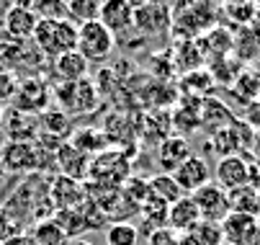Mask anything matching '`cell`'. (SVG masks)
Instances as JSON below:
<instances>
[{
	"mask_svg": "<svg viewBox=\"0 0 260 245\" xmlns=\"http://www.w3.org/2000/svg\"><path fill=\"white\" fill-rule=\"evenodd\" d=\"M31 39L44 57L54 59L78 47V26L70 18H39Z\"/></svg>",
	"mask_w": 260,
	"mask_h": 245,
	"instance_id": "cell-1",
	"label": "cell"
},
{
	"mask_svg": "<svg viewBox=\"0 0 260 245\" xmlns=\"http://www.w3.org/2000/svg\"><path fill=\"white\" fill-rule=\"evenodd\" d=\"M170 23L175 28H183L188 37L211 31L216 23L214 0H175L170 11Z\"/></svg>",
	"mask_w": 260,
	"mask_h": 245,
	"instance_id": "cell-2",
	"label": "cell"
},
{
	"mask_svg": "<svg viewBox=\"0 0 260 245\" xmlns=\"http://www.w3.org/2000/svg\"><path fill=\"white\" fill-rule=\"evenodd\" d=\"M75 49L88 59V65H101L114 54L116 37L101 21H88V23L78 26V47Z\"/></svg>",
	"mask_w": 260,
	"mask_h": 245,
	"instance_id": "cell-3",
	"label": "cell"
},
{
	"mask_svg": "<svg viewBox=\"0 0 260 245\" xmlns=\"http://www.w3.org/2000/svg\"><path fill=\"white\" fill-rule=\"evenodd\" d=\"M132 176L129 173V163H126V152H98L95 160L88 165V178L90 183H98V186H116L121 189V183Z\"/></svg>",
	"mask_w": 260,
	"mask_h": 245,
	"instance_id": "cell-4",
	"label": "cell"
},
{
	"mask_svg": "<svg viewBox=\"0 0 260 245\" xmlns=\"http://www.w3.org/2000/svg\"><path fill=\"white\" fill-rule=\"evenodd\" d=\"M54 101L59 103L62 114H90L98 106V93L90 80L59 83V88L54 90Z\"/></svg>",
	"mask_w": 260,
	"mask_h": 245,
	"instance_id": "cell-5",
	"label": "cell"
},
{
	"mask_svg": "<svg viewBox=\"0 0 260 245\" xmlns=\"http://www.w3.org/2000/svg\"><path fill=\"white\" fill-rule=\"evenodd\" d=\"M52 101V93L47 88V83L42 78H26V80H18V90L13 96V109L21 111V114H44L47 106Z\"/></svg>",
	"mask_w": 260,
	"mask_h": 245,
	"instance_id": "cell-6",
	"label": "cell"
},
{
	"mask_svg": "<svg viewBox=\"0 0 260 245\" xmlns=\"http://www.w3.org/2000/svg\"><path fill=\"white\" fill-rule=\"evenodd\" d=\"M199 215H201V222H214L219 225L230 215V199H227V191L219 189L214 181H209L206 186H201L199 191L191 194Z\"/></svg>",
	"mask_w": 260,
	"mask_h": 245,
	"instance_id": "cell-7",
	"label": "cell"
},
{
	"mask_svg": "<svg viewBox=\"0 0 260 245\" xmlns=\"http://www.w3.org/2000/svg\"><path fill=\"white\" fill-rule=\"evenodd\" d=\"M0 165L6 168V173L21 176V173H36L42 168L39 163V152H36L34 142H8L0 147Z\"/></svg>",
	"mask_w": 260,
	"mask_h": 245,
	"instance_id": "cell-8",
	"label": "cell"
},
{
	"mask_svg": "<svg viewBox=\"0 0 260 245\" xmlns=\"http://www.w3.org/2000/svg\"><path fill=\"white\" fill-rule=\"evenodd\" d=\"M224 245H257L260 242V220L250 215L230 212L219 222Z\"/></svg>",
	"mask_w": 260,
	"mask_h": 245,
	"instance_id": "cell-9",
	"label": "cell"
},
{
	"mask_svg": "<svg viewBox=\"0 0 260 245\" xmlns=\"http://www.w3.org/2000/svg\"><path fill=\"white\" fill-rule=\"evenodd\" d=\"M193 152H191V145L188 139L180 137V134H170L165 137L162 142H157V152H155V163H157V170L160 173H168V176H173V173L188 160Z\"/></svg>",
	"mask_w": 260,
	"mask_h": 245,
	"instance_id": "cell-10",
	"label": "cell"
},
{
	"mask_svg": "<svg viewBox=\"0 0 260 245\" xmlns=\"http://www.w3.org/2000/svg\"><path fill=\"white\" fill-rule=\"evenodd\" d=\"M173 178H175V183L180 186V191L185 196H191L193 191H199L201 186H206L211 181V168H209V163L201 155H191L173 173Z\"/></svg>",
	"mask_w": 260,
	"mask_h": 245,
	"instance_id": "cell-11",
	"label": "cell"
},
{
	"mask_svg": "<svg viewBox=\"0 0 260 245\" xmlns=\"http://www.w3.org/2000/svg\"><path fill=\"white\" fill-rule=\"evenodd\" d=\"M214 183L224 191L240 189L247 183V158L245 155H227V158H219L216 168L211 170Z\"/></svg>",
	"mask_w": 260,
	"mask_h": 245,
	"instance_id": "cell-12",
	"label": "cell"
},
{
	"mask_svg": "<svg viewBox=\"0 0 260 245\" xmlns=\"http://www.w3.org/2000/svg\"><path fill=\"white\" fill-rule=\"evenodd\" d=\"M98 21L114 34V37H119V34L134 28V6L129 0H103Z\"/></svg>",
	"mask_w": 260,
	"mask_h": 245,
	"instance_id": "cell-13",
	"label": "cell"
},
{
	"mask_svg": "<svg viewBox=\"0 0 260 245\" xmlns=\"http://www.w3.org/2000/svg\"><path fill=\"white\" fill-rule=\"evenodd\" d=\"M36 13L31 8H23V6H11L3 16V34L8 39H16V42H28L34 37V28H36Z\"/></svg>",
	"mask_w": 260,
	"mask_h": 245,
	"instance_id": "cell-14",
	"label": "cell"
},
{
	"mask_svg": "<svg viewBox=\"0 0 260 245\" xmlns=\"http://www.w3.org/2000/svg\"><path fill=\"white\" fill-rule=\"evenodd\" d=\"M201 225V215H199V209L193 204L191 196H183L178 199L175 204H170V212H168V227L178 235H185V232H191Z\"/></svg>",
	"mask_w": 260,
	"mask_h": 245,
	"instance_id": "cell-15",
	"label": "cell"
},
{
	"mask_svg": "<svg viewBox=\"0 0 260 245\" xmlns=\"http://www.w3.org/2000/svg\"><path fill=\"white\" fill-rule=\"evenodd\" d=\"M88 73H90V65H88V59H85L78 49L54 57V75H57L59 83L88 80Z\"/></svg>",
	"mask_w": 260,
	"mask_h": 245,
	"instance_id": "cell-16",
	"label": "cell"
},
{
	"mask_svg": "<svg viewBox=\"0 0 260 245\" xmlns=\"http://www.w3.org/2000/svg\"><path fill=\"white\" fill-rule=\"evenodd\" d=\"M49 199H52L54 209H78L85 201L83 186L78 183V178H67V176H59L52 181Z\"/></svg>",
	"mask_w": 260,
	"mask_h": 245,
	"instance_id": "cell-17",
	"label": "cell"
},
{
	"mask_svg": "<svg viewBox=\"0 0 260 245\" xmlns=\"http://www.w3.org/2000/svg\"><path fill=\"white\" fill-rule=\"evenodd\" d=\"M199 116H201V129H209V134L216 129H224L235 121V114L219 98H204L199 106Z\"/></svg>",
	"mask_w": 260,
	"mask_h": 245,
	"instance_id": "cell-18",
	"label": "cell"
},
{
	"mask_svg": "<svg viewBox=\"0 0 260 245\" xmlns=\"http://www.w3.org/2000/svg\"><path fill=\"white\" fill-rule=\"evenodd\" d=\"M134 26L139 31H150V34H157V31H165L170 26V11L162 8V6H142V8H134Z\"/></svg>",
	"mask_w": 260,
	"mask_h": 245,
	"instance_id": "cell-19",
	"label": "cell"
},
{
	"mask_svg": "<svg viewBox=\"0 0 260 245\" xmlns=\"http://www.w3.org/2000/svg\"><path fill=\"white\" fill-rule=\"evenodd\" d=\"M227 199H230V212L235 215H250V217H257L260 220V199H257V189L252 186H240V189H232L227 191Z\"/></svg>",
	"mask_w": 260,
	"mask_h": 245,
	"instance_id": "cell-20",
	"label": "cell"
},
{
	"mask_svg": "<svg viewBox=\"0 0 260 245\" xmlns=\"http://www.w3.org/2000/svg\"><path fill=\"white\" fill-rule=\"evenodd\" d=\"M232 96L240 103H245V106L260 101V73L257 70H242L232 83Z\"/></svg>",
	"mask_w": 260,
	"mask_h": 245,
	"instance_id": "cell-21",
	"label": "cell"
},
{
	"mask_svg": "<svg viewBox=\"0 0 260 245\" xmlns=\"http://www.w3.org/2000/svg\"><path fill=\"white\" fill-rule=\"evenodd\" d=\"M199 106H201V101H191V106L183 101L180 106L173 111L170 124H173V129H178V132H180V137H183V134H191V132H196V129H201Z\"/></svg>",
	"mask_w": 260,
	"mask_h": 245,
	"instance_id": "cell-22",
	"label": "cell"
},
{
	"mask_svg": "<svg viewBox=\"0 0 260 245\" xmlns=\"http://www.w3.org/2000/svg\"><path fill=\"white\" fill-rule=\"evenodd\" d=\"M168 212H170V204L157 199V196H147L139 206V215L142 220L147 222V227L150 230H160V227H168Z\"/></svg>",
	"mask_w": 260,
	"mask_h": 245,
	"instance_id": "cell-23",
	"label": "cell"
},
{
	"mask_svg": "<svg viewBox=\"0 0 260 245\" xmlns=\"http://www.w3.org/2000/svg\"><path fill=\"white\" fill-rule=\"evenodd\" d=\"M57 158H59V163H62V176H67V178H80V176H88V158L80 152V150H75L70 142L67 145H62L59 147V152H57Z\"/></svg>",
	"mask_w": 260,
	"mask_h": 245,
	"instance_id": "cell-24",
	"label": "cell"
},
{
	"mask_svg": "<svg viewBox=\"0 0 260 245\" xmlns=\"http://www.w3.org/2000/svg\"><path fill=\"white\" fill-rule=\"evenodd\" d=\"M64 3H67V18L75 26H80L88 21H98L103 0H64Z\"/></svg>",
	"mask_w": 260,
	"mask_h": 245,
	"instance_id": "cell-25",
	"label": "cell"
},
{
	"mask_svg": "<svg viewBox=\"0 0 260 245\" xmlns=\"http://www.w3.org/2000/svg\"><path fill=\"white\" fill-rule=\"evenodd\" d=\"M147 183H150V194H152V196H157V199H162V201H168V204H175L178 199L185 196V194L180 191V186L175 183V178L168 176V173H157V176H152Z\"/></svg>",
	"mask_w": 260,
	"mask_h": 245,
	"instance_id": "cell-26",
	"label": "cell"
},
{
	"mask_svg": "<svg viewBox=\"0 0 260 245\" xmlns=\"http://www.w3.org/2000/svg\"><path fill=\"white\" fill-rule=\"evenodd\" d=\"M31 242L34 245H70V237L62 232V227L54 220L39 222L31 232Z\"/></svg>",
	"mask_w": 260,
	"mask_h": 245,
	"instance_id": "cell-27",
	"label": "cell"
},
{
	"mask_svg": "<svg viewBox=\"0 0 260 245\" xmlns=\"http://www.w3.org/2000/svg\"><path fill=\"white\" fill-rule=\"evenodd\" d=\"M70 145L75 150H80L83 155H98L106 147V137L98 129H80L75 137L70 139Z\"/></svg>",
	"mask_w": 260,
	"mask_h": 245,
	"instance_id": "cell-28",
	"label": "cell"
},
{
	"mask_svg": "<svg viewBox=\"0 0 260 245\" xmlns=\"http://www.w3.org/2000/svg\"><path fill=\"white\" fill-rule=\"evenodd\" d=\"M106 245H139V230L132 222H114L106 227Z\"/></svg>",
	"mask_w": 260,
	"mask_h": 245,
	"instance_id": "cell-29",
	"label": "cell"
},
{
	"mask_svg": "<svg viewBox=\"0 0 260 245\" xmlns=\"http://www.w3.org/2000/svg\"><path fill=\"white\" fill-rule=\"evenodd\" d=\"M31 11L36 13V18H67L64 0H34Z\"/></svg>",
	"mask_w": 260,
	"mask_h": 245,
	"instance_id": "cell-30",
	"label": "cell"
},
{
	"mask_svg": "<svg viewBox=\"0 0 260 245\" xmlns=\"http://www.w3.org/2000/svg\"><path fill=\"white\" fill-rule=\"evenodd\" d=\"M16 90H18V78H16V73H13V70H0V103L13 101Z\"/></svg>",
	"mask_w": 260,
	"mask_h": 245,
	"instance_id": "cell-31",
	"label": "cell"
},
{
	"mask_svg": "<svg viewBox=\"0 0 260 245\" xmlns=\"http://www.w3.org/2000/svg\"><path fill=\"white\" fill-rule=\"evenodd\" d=\"M42 127H44V132H52V134H67L64 129H67V119H64V114L62 111H44L42 114Z\"/></svg>",
	"mask_w": 260,
	"mask_h": 245,
	"instance_id": "cell-32",
	"label": "cell"
},
{
	"mask_svg": "<svg viewBox=\"0 0 260 245\" xmlns=\"http://www.w3.org/2000/svg\"><path fill=\"white\" fill-rule=\"evenodd\" d=\"M178 232H173L170 227H160V230H152L150 232V240L147 245H178Z\"/></svg>",
	"mask_w": 260,
	"mask_h": 245,
	"instance_id": "cell-33",
	"label": "cell"
},
{
	"mask_svg": "<svg viewBox=\"0 0 260 245\" xmlns=\"http://www.w3.org/2000/svg\"><path fill=\"white\" fill-rule=\"evenodd\" d=\"M245 158H247V186L260 189V163L252 155H245Z\"/></svg>",
	"mask_w": 260,
	"mask_h": 245,
	"instance_id": "cell-34",
	"label": "cell"
},
{
	"mask_svg": "<svg viewBox=\"0 0 260 245\" xmlns=\"http://www.w3.org/2000/svg\"><path fill=\"white\" fill-rule=\"evenodd\" d=\"M18 230H16V225H13V220L3 212V209H0V242H6L11 235H16Z\"/></svg>",
	"mask_w": 260,
	"mask_h": 245,
	"instance_id": "cell-35",
	"label": "cell"
},
{
	"mask_svg": "<svg viewBox=\"0 0 260 245\" xmlns=\"http://www.w3.org/2000/svg\"><path fill=\"white\" fill-rule=\"evenodd\" d=\"M0 245H34L31 242V235H23V232H16V235H11L6 242H0Z\"/></svg>",
	"mask_w": 260,
	"mask_h": 245,
	"instance_id": "cell-36",
	"label": "cell"
},
{
	"mask_svg": "<svg viewBox=\"0 0 260 245\" xmlns=\"http://www.w3.org/2000/svg\"><path fill=\"white\" fill-rule=\"evenodd\" d=\"M70 245H93L90 240H83V237H75V240H70Z\"/></svg>",
	"mask_w": 260,
	"mask_h": 245,
	"instance_id": "cell-37",
	"label": "cell"
},
{
	"mask_svg": "<svg viewBox=\"0 0 260 245\" xmlns=\"http://www.w3.org/2000/svg\"><path fill=\"white\" fill-rule=\"evenodd\" d=\"M250 155H252V158L260 163V142H255V147H252V152H250Z\"/></svg>",
	"mask_w": 260,
	"mask_h": 245,
	"instance_id": "cell-38",
	"label": "cell"
},
{
	"mask_svg": "<svg viewBox=\"0 0 260 245\" xmlns=\"http://www.w3.org/2000/svg\"><path fill=\"white\" fill-rule=\"evenodd\" d=\"M224 3H252V6H257L260 0H224Z\"/></svg>",
	"mask_w": 260,
	"mask_h": 245,
	"instance_id": "cell-39",
	"label": "cell"
},
{
	"mask_svg": "<svg viewBox=\"0 0 260 245\" xmlns=\"http://www.w3.org/2000/svg\"><path fill=\"white\" fill-rule=\"evenodd\" d=\"M3 121H6V109H3V103H0V129H3Z\"/></svg>",
	"mask_w": 260,
	"mask_h": 245,
	"instance_id": "cell-40",
	"label": "cell"
},
{
	"mask_svg": "<svg viewBox=\"0 0 260 245\" xmlns=\"http://www.w3.org/2000/svg\"><path fill=\"white\" fill-rule=\"evenodd\" d=\"M6 176H8V173H6V168H3V165H0V186H3V181H6Z\"/></svg>",
	"mask_w": 260,
	"mask_h": 245,
	"instance_id": "cell-41",
	"label": "cell"
},
{
	"mask_svg": "<svg viewBox=\"0 0 260 245\" xmlns=\"http://www.w3.org/2000/svg\"><path fill=\"white\" fill-rule=\"evenodd\" d=\"M257 199H260V189H257Z\"/></svg>",
	"mask_w": 260,
	"mask_h": 245,
	"instance_id": "cell-42",
	"label": "cell"
}]
</instances>
